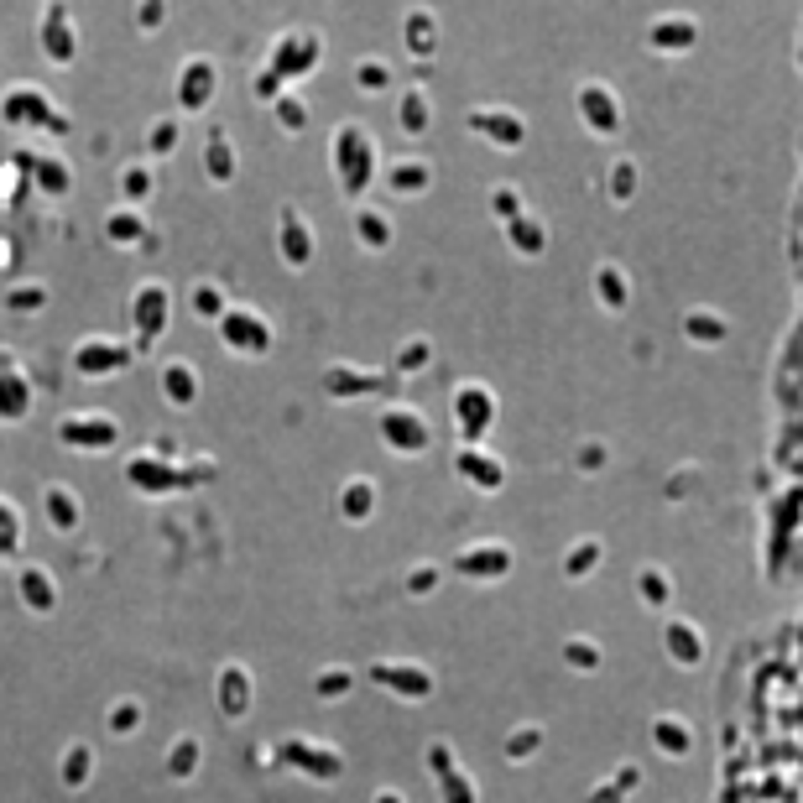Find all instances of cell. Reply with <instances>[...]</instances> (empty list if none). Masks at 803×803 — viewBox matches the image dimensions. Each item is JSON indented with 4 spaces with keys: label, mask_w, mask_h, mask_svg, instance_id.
<instances>
[{
    "label": "cell",
    "mask_w": 803,
    "mask_h": 803,
    "mask_svg": "<svg viewBox=\"0 0 803 803\" xmlns=\"http://www.w3.org/2000/svg\"><path fill=\"white\" fill-rule=\"evenodd\" d=\"M199 756H203V746L193 741V735H188V741H178V746H172V756H167V772H172V777H193Z\"/></svg>",
    "instance_id": "cell-19"
},
{
    "label": "cell",
    "mask_w": 803,
    "mask_h": 803,
    "mask_svg": "<svg viewBox=\"0 0 803 803\" xmlns=\"http://www.w3.org/2000/svg\"><path fill=\"white\" fill-rule=\"evenodd\" d=\"M141 26H162V11H157V5H141Z\"/></svg>",
    "instance_id": "cell-41"
},
{
    "label": "cell",
    "mask_w": 803,
    "mask_h": 803,
    "mask_svg": "<svg viewBox=\"0 0 803 803\" xmlns=\"http://www.w3.org/2000/svg\"><path fill=\"white\" fill-rule=\"evenodd\" d=\"M386 433H391V443H397V449H422V422L418 418L391 412V418H386Z\"/></svg>",
    "instance_id": "cell-18"
},
{
    "label": "cell",
    "mask_w": 803,
    "mask_h": 803,
    "mask_svg": "<svg viewBox=\"0 0 803 803\" xmlns=\"http://www.w3.org/2000/svg\"><path fill=\"white\" fill-rule=\"evenodd\" d=\"M360 235H365V245H381L386 240V219L381 214H360Z\"/></svg>",
    "instance_id": "cell-34"
},
{
    "label": "cell",
    "mask_w": 803,
    "mask_h": 803,
    "mask_svg": "<svg viewBox=\"0 0 803 803\" xmlns=\"http://www.w3.org/2000/svg\"><path fill=\"white\" fill-rule=\"evenodd\" d=\"M21 167H26V172H36V182H42V188H47V193H63V188H68V172H63V162H53V157H16Z\"/></svg>",
    "instance_id": "cell-15"
},
{
    "label": "cell",
    "mask_w": 803,
    "mask_h": 803,
    "mask_svg": "<svg viewBox=\"0 0 803 803\" xmlns=\"http://www.w3.org/2000/svg\"><path fill=\"white\" fill-rule=\"evenodd\" d=\"M474 126L495 130V136H501V141H516V136H522V130H516V120H491V115H480V120H474Z\"/></svg>",
    "instance_id": "cell-36"
},
{
    "label": "cell",
    "mask_w": 803,
    "mask_h": 803,
    "mask_svg": "<svg viewBox=\"0 0 803 803\" xmlns=\"http://www.w3.org/2000/svg\"><path fill=\"white\" fill-rule=\"evenodd\" d=\"M209 94H214V63H203V57H193V63L182 68L178 105H182V110H203V105H209Z\"/></svg>",
    "instance_id": "cell-5"
},
{
    "label": "cell",
    "mask_w": 803,
    "mask_h": 803,
    "mask_svg": "<svg viewBox=\"0 0 803 803\" xmlns=\"http://www.w3.org/2000/svg\"><path fill=\"white\" fill-rule=\"evenodd\" d=\"M146 146H151L157 157H167V151L178 146V126H172V120H157V126H151V136H146Z\"/></svg>",
    "instance_id": "cell-25"
},
{
    "label": "cell",
    "mask_w": 803,
    "mask_h": 803,
    "mask_svg": "<svg viewBox=\"0 0 803 803\" xmlns=\"http://www.w3.org/2000/svg\"><path fill=\"white\" fill-rule=\"evenodd\" d=\"M219 710L230 714V720H240V714L251 710V678H245V668H224L219 673Z\"/></svg>",
    "instance_id": "cell-7"
},
{
    "label": "cell",
    "mask_w": 803,
    "mask_h": 803,
    "mask_svg": "<svg viewBox=\"0 0 803 803\" xmlns=\"http://www.w3.org/2000/svg\"><path fill=\"white\" fill-rule=\"evenodd\" d=\"M345 683H349L345 673H324V678H318V694H324V699H339V694H345Z\"/></svg>",
    "instance_id": "cell-38"
},
{
    "label": "cell",
    "mask_w": 803,
    "mask_h": 803,
    "mask_svg": "<svg viewBox=\"0 0 803 803\" xmlns=\"http://www.w3.org/2000/svg\"><path fill=\"white\" fill-rule=\"evenodd\" d=\"M381 803H397V798H381Z\"/></svg>",
    "instance_id": "cell-42"
},
{
    "label": "cell",
    "mask_w": 803,
    "mask_h": 803,
    "mask_svg": "<svg viewBox=\"0 0 803 803\" xmlns=\"http://www.w3.org/2000/svg\"><path fill=\"white\" fill-rule=\"evenodd\" d=\"M16 548V511L0 501V553H11Z\"/></svg>",
    "instance_id": "cell-31"
},
{
    "label": "cell",
    "mask_w": 803,
    "mask_h": 803,
    "mask_svg": "<svg viewBox=\"0 0 803 803\" xmlns=\"http://www.w3.org/2000/svg\"><path fill=\"white\" fill-rule=\"evenodd\" d=\"M203 162H209V178H214V182H230V178H235V151H230V136H224V126H209Z\"/></svg>",
    "instance_id": "cell-11"
},
{
    "label": "cell",
    "mask_w": 803,
    "mask_h": 803,
    "mask_svg": "<svg viewBox=\"0 0 803 803\" xmlns=\"http://www.w3.org/2000/svg\"><path fill=\"white\" fill-rule=\"evenodd\" d=\"M5 120L11 126H21V120H36V126H47V130H68V120L57 115V110H47V94H32V89H11L5 94Z\"/></svg>",
    "instance_id": "cell-3"
},
{
    "label": "cell",
    "mask_w": 803,
    "mask_h": 803,
    "mask_svg": "<svg viewBox=\"0 0 803 803\" xmlns=\"http://www.w3.org/2000/svg\"><path fill=\"white\" fill-rule=\"evenodd\" d=\"M193 308H199L203 318H219V313H224V297H219V287H199V292H193Z\"/></svg>",
    "instance_id": "cell-29"
},
{
    "label": "cell",
    "mask_w": 803,
    "mask_h": 803,
    "mask_svg": "<svg viewBox=\"0 0 803 803\" xmlns=\"http://www.w3.org/2000/svg\"><path fill=\"white\" fill-rule=\"evenodd\" d=\"M256 89L266 94V99H276V73H261V78H256Z\"/></svg>",
    "instance_id": "cell-40"
},
{
    "label": "cell",
    "mask_w": 803,
    "mask_h": 803,
    "mask_svg": "<svg viewBox=\"0 0 803 803\" xmlns=\"http://www.w3.org/2000/svg\"><path fill=\"white\" fill-rule=\"evenodd\" d=\"M313 57H318V42H313V36H303V42H282V47H276V57H272V68L266 73H276V78H282V73H308L313 68Z\"/></svg>",
    "instance_id": "cell-10"
},
{
    "label": "cell",
    "mask_w": 803,
    "mask_h": 803,
    "mask_svg": "<svg viewBox=\"0 0 803 803\" xmlns=\"http://www.w3.org/2000/svg\"><path fill=\"white\" fill-rule=\"evenodd\" d=\"M219 334H224L235 349H251V355H261V349L272 345V328L261 324L256 313H245V308H224L219 313Z\"/></svg>",
    "instance_id": "cell-2"
},
{
    "label": "cell",
    "mask_w": 803,
    "mask_h": 803,
    "mask_svg": "<svg viewBox=\"0 0 803 803\" xmlns=\"http://www.w3.org/2000/svg\"><path fill=\"white\" fill-rule=\"evenodd\" d=\"M26 412V381L11 370V355H0V418H21Z\"/></svg>",
    "instance_id": "cell-12"
},
{
    "label": "cell",
    "mask_w": 803,
    "mask_h": 803,
    "mask_svg": "<svg viewBox=\"0 0 803 803\" xmlns=\"http://www.w3.org/2000/svg\"><path fill=\"white\" fill-rule=\"evenodd\" d=\"M21 600L32 605V610H53V579L42 574L36 564H21Z\"/></svg>",
    "instance_id": "cell-14"
},
{
    "label": "cell",
    "mask_w": 803,
    "mask_h": 803,
    "mask_svg": "<svg viewBox=\"0 0 803 803\" xmlns=\"http://www.w3.org/2000/svg\"><path fill=\"white\" fill-rule=\"evenodd\" d=\"M422 120H428V110H422V99H418V94H412V99L402 105V126H407V130H418Z\"/></svg>",
    "instance_id": "cell-35"
},
{
    "label": "cell",
    "mask_w": 803,
    "mask_h": 803,
    "mask_svg": "<svg viewBox=\"0 0 803 803\" xmlns=\"http://www.w3.org/2000/svg\"><path fill=\"white\" fill-rule=\"evenodd\" d=\"M89 766H94V751L89 746H73L68 756H63V783L84 787V783H89Z\"/></svg>",
    "instance_id": "cell-20"
},
{
    "label": "cell",
    "mask_w": 803,
    "mask_h": 803,
    "mask_svg": "<svg viewBox=\"0 0 803 803\" xmlns=\"http://www.w3.org/2000/svg\"><path fill=\"white\" fill-rule=\"evenodd\" d=\"M47 516H53V527H78V506H73L68 491H47Z\"/></svg>",
    "instance_id": "cell-21"
},
{
    "label": "cell",
    "mask_w": 803,
    "mask_h": 803,
    "mask_svg": "<svg viewBox=\"0 0 803 803\" xmlns=\"http://www.w3.org/2000/svg\"><path fill=\"white\" fill-rule=\"evenodd\" d=\"M167 328V287H141L136 292V345L151 349L157 345V334Z\"/></svg>",
    "instance_id": "cell-4"
},
{
    "label": "cell",
    "mask_w": 803,
    "mask_h": 803,
    "mask_svg": "<svg viewBox=\"0 0 803 803\" xmlns=\"http://www.w3.org/2000/svg\"><path fill=\"white\" fill-rule=\"evenodd\" d=\"M282 756H287V762H297V766H308L313 777H334V772H339V762H334V756L308 751V746H282Z\"/></svg>",
    "instance_id": "cell-17"
},
{
    "label": "cell",
    "mask_w": 803,
    "mask_h": 803,
    "mask_svg": "<svg viewBox=\"0 0 803 803\" xmlns=\"http://www.w3.org/2000/svg\"><path fill=\"white\" fill-rule=\"evenodd\" d=\"M282 251H287V261H308L313 256V240H308V224L297 219V209H282Z\"/></svg>",
    "instance_id": "cell-13"
},
{
    "label": "cell",
    "mask_w": 803,
    "mask_h": 803,
    "mask_svg": "<svg viewBox=\"0 0 803 803\" xmlns=\"http://www.w3.org/2000/svg\"><path fill=\"white\" fill-rule=\"evenodd\" d=\"M126 474H130L136 491H188V485L209 480V464H203V470H172V464H162V459H136Z\"/></svg>",
    "instance_id": "cell-1"
},
{
    "label": "cell",
    "mask_w": 803,
    "mask_h": 803,
    "mask_svg": "<svg viewBox=\"0 0 803 803\" xmlns=\"http://www.w3.org/2000/svg\"><path fill=\"white\" fill-rule=\"evenodd\" d=\"M120 188H126V199H146V193H151V178H146L141 167H126V178H120Z\"/></svg>",
    "instance_id": "cell-30"
},
{
    "label": "cell",
    "mask_w": 803,
    "mask_h": 803,
    "mask_svg": "<svg viewBox=\"0 0 803 803\" xmlns=\"http://www.w3.org/2000/svg\"><path fill=\"white\" fill-rule=\"evenodd\" d=\"M136 720H141V710H136V704H115V710H110V730H115V735H130V730H136Z\"/></svg>",
    "instance_id": "cell-28"
},
{
    "label": "cell",
    "mask_w": 803,
    "mask_h": 803,
    "mask_svg": "<svg viewBox=\"0 0 803 803\" xmlns=\"http://www.w3.org/2000/svg\"><path fill=\"white\" fill-rule=\"evenodd\" d=\"M276 120H282V126H292V130H303V126H308V110H303V99H292V94H276Z\"/></svg>",
    "instance_id": "cell-24"
},
{
    "label": "cell",
    "mask_w": 803,
    "mask_h": 803,
    "mask_svg": "<svg viewBox=\"0 0 803 803\" xmlns=\"http://www.w3.org/2000/svg\"><path fill=\"white\" fill-rule=\"evenodd\" d=\"M78 370H89V376H105V370H126L130 365V349L126 345H105V339H89V345H78Z\"/></svg>",
    "instance_id": "cell-6"
},
{
    "label": "cell",
    "mask_w": 803,
    "mask_h": 803,
    "mask_svg": "<svg viewBox=\"0 0 803 803\" xmlns=\"http://www.w3.org/2000/svg\"><path fill=\"white\" fill-rule=\"evenodd\" d=\"M360 84H365V89H381V84H386V68H370V63H365V68H360Z\"/></svg>",
    "instance_id": "cell-39"
},
{
    "label": "cell",
    "mask_w": 803,
    "mask_h": 803,
    "mask_svg": "<svg viewBox=\"0 0 803 803\" xmlns=\"http://www.w3.org/2000/svg\"><path fill=\"white\" fill-rule=\"evenodd\" d=\"M459 464H464L470 474H480V485H495V480H501V470H495V464H485V459H474V454H464Z\"/></svg>",
    "instance_id": "cell-33"
},
{
    "label": "cell",
    "mask_w": 803,
    "mask_h": 803,
    "mask_svg": "<svg viewBox=\"0 0 803 803\" xmlns=\"http://www.w3.org/2000/svg\"><path fill=\"white\" fill-rule=\"evenodd\" d=\"M365 506H370V491H365V485H349L345 511H349V516H365Z\"/></svg>",
    "instance_id": "cell-37"
},
{
    "label": "cell",
    "mask_w": 803,
    "mask_h": 803,
    "mask_svg": "<svg viewBox=\"0 0 803 803\" xmlns=\"http://www.w3.org/2000/svg\"><path fill=\"white\" fill-rule=\"evenodd\" d=\"M5 303H11L16 313H32V308H42V303H47V292H42V287H16Z\"/></svg>",
    "instance_id": "cell-27"
},
{
    "label": "cell",
    "mask_w": 803,
    "mask_h": 803,
    "mask_svg": "<svg viewBox=\"0 0 803 803\" xmlns=\"http://www.w3.org/2000/svg\"><path fill=\"white\" fill-rule=\"evenodd\" d=\"M162 386H167V397L178 402V407H188V402L199 397V386H193V370H188V365H167Z\"/></svg>",
    "instance_id": "cell-16"
},
{
    "label": "cell",
    "mask_w": 803,
    "mask_h": 803,
    "mask_svg": "<svg viewBox=\"0 0 803 803\" xmlns=\"http://www.w3.org/2000/svg\"><path fill=\"white\" fill-rule=\"evenodd\" d=\"M42 47L53 53V63H73V53H78V42H73V32H68V16L63 11H47V21H42Z\"/></svg>",
    "instance_id": "cell-9"
},
{
    "label": "cell",
    "mask_w": 803,
    "mask_h": 803,
    "mask_svg": "<svg viewBox=\"0 0 803 803\" xmlns=\"http://www.w3.org/2000/svg\"><path fill=\"white\" fill-rule=\"evenodd\" d=\"M110 240H120V245H136V240H146V224L136 214H110Z\"/></svg>",
    "instance_id": "cell-22"
},
{
    "label": "cell",
    "mask_w": 803,
    "mask_h": 803,
    "mask_svg": "<svg viewBox=\"0 0 803 803\" xmlns=\"http://www.w3.org/2000/svg\"><path fill=\"white\" fill-rule=\"evenodd\" d=\"M391 182H397L402 193H412V188H422V182H428V172H422V167H397V172H391Z\"/></svg>",
    "instance_id": "cell-32"
},
{
    "label": "cell",
    "mask_w": 803,
    "mask_h": 803,
    "mask_svg": "<svg viewBox=\"0 0 803 803\" xmlns=\"http://www.w3.org/2000/svg\"><path fill=\"white\" fill-rule=\"evenodd\" d=\"M381 683H397V694H428V678L422 673H407V668H376Z\"/></svg>",
    "instance_id": "cell-23"
},
{
    "label": "cell",
    "mask_w": 803,
    "mask_h": 803,
    "mask_svg": "<svg viewBox=\"0 0 803 803\" xmlns=\"http://www.w3.org/2000/svg\"><path fill=\"white\" fill-rule=\"evenodd\" d=\"M57 438L73 443V449H110V443H115V422L110 418H99V422H63Z\"/></svg>",
    "instance_id": "cell-8"
},
{
    "label": "cell",
    "mask_w": 803,
    "mask_h": 803,
    "mask_svg": "<svg viewBox=\"0 0 803 803\" xmlns=\"http://www.w3.org/2000/svg\"><path fill=\"white\" fill-rule=\"evenodd\" d=\"M464 568H470V574H501V568H506V553H501V548H495V553H474V558H464Z\"/></svg>",
    "instance_id": "cell-26"
}]
</instances>
